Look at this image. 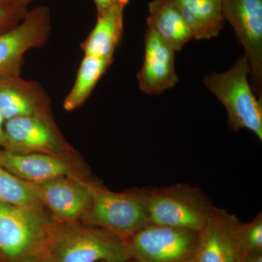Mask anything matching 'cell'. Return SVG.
I'll return each mask as SVG.
<instances>
[{
	"instance_id": "1",
	"label": "cell",
	"mask_w": 262,
	"mask_h": 262,
	"mask_svg": "<svg viewBox=\"0 0 262 262\" xmlns=\"http://www.w3.org/2000/svg\"><path fill=\"white\" fill-rule=\"evenodd\" d=\"M60 225L44 208L0 202V261L35 262L48 256Z\"/></svg>"
},
{
	"instance_id": "2",
	"label": "cell",
	"mask_w": 262,
	"mask_h": 262,
	"mask_svg": "<svg viewBox=\"0 0 262 262\" xmlns=\"http://www.w3.org/2000/svg\"><path fill=\"white\" fill-rule=\"evenodd\" d=\"M91 203L84 225L106 229L124 239L151 225L144 189L114 192L88 182Z\"/></svg>"
},
{
	"instance_id": "3",
	"label": "cell",
	"mask_w": 262,
	"mask_h": 262,
	"mask_svg": "<svg viewBox=\"0 0 262 262\" xmlns=\"http://www.w3.org/2000/svg\"><path fill=\"white\" fill-rule=\"evenodd\" d=\"M48 257L53 262H120L130 260L126 239L106 229L61 224Z\"/></svg>"
},
{
	"instance_id": "4",
	"label": "cell",
	"mask_w": 262,
	"mask_h": 262,
	"mask_svg": "<svg viewBox=\"0 0 262 262\" xmlns=\"http://www.w3.org/2000/svg\"><path fill=\"white\" fill-rule=\"evenodd\" d=\"M251 67L246 56L239 57L233 67L223 73L205 76L207 89L223 103L231 129H247L262 141L261 100L256 99L248 83Z\"/></svg>"
},
{
	"instance_id": "5",
	"label": "cell",
	"mask_w": 262,
	"mask_h": 262,
	"mask_svg": "<svg viewBox=\"0 0 262 262\" xmlns=\"http://www.w3.org/2000/svg\"><path fill=\"white\" fill-rule=\"evenodd\" d=\"M144 189L152 225L201 232L215 207L201 189L189 184Z\"/></svg>"
},
{
	"instance_id": "6",
	"label": "cell",
	"mask_w": 262,
	"mask_h": 262,
	"mask_svg": "<svg viewBox=\"0 0 262 262\" xmlns=\"http://www.w3.org/2000/svg\"><path fill=\"white\" fill-rule=\"evenodd\" d=\"M200 232L151 225L127 239L136 262H194Z\"/></svg>"
},
{
	"instance_id": "7",
	"label": "cell",
	"mask_w": 262,
	"mask_h": 262,
	"mask_svg": "<svg viewBox=\"0 0 262 262\" xmlns=\"http://www.w3.org/2000/svg\"><path fill=\"white\" fill-rule=\"evenodd\" d=\"M51 31L50 10L39 6L28 11L23 20L0 34V77L20 75L24 55L47 43Z\"/></svg>"
},
{
	"instance_id": "8",
	"label": "cell",
	"mask_w": 262,
	"mask_h": 262,
	"mask_svg": "<svg viewBox=\"0 0 262 262\" xmlns=\"http://www.w3.org/2000/svg\"><path fill=\"white\" fill-rule=\"evenodd\" d=\"M4 149L15 153L63 155L70 146L52 115L16 117L5 120Z\"/></svg>"
},
{
	"instance_id": "9",
	"label": "cell",
	"mask_w": 262,
	"mask_h": 262,
	"mask_svg": "<svg viewBox=\"0 0 262 262\" xmlns=\"http://www.w3.org/2000/svg\"><path fill=\"white\" fill-rule=\"evenodd\" d=\"M224 18L233 27L244 48L251 75L262 82V0H222Z\"/></svg>"
},
{
	"instance_id": "10",
	"label": "cell",
	"mask_w": 262,
	"mask_h": 262,
	"mask_svg": "<svg viewBox=\"0 0 262 262\" xmlns=\"http://www.w3.org/2000/svg\"><path fill=\"white\" fill-rule=\"evenodd\" d=\"M88 182L78 176L60 177L48 182L29 183L43 206L61 224L76 223L91 203Z\"/></svg>"
},
{
	"instance_id": "11",
	"label": "cell",
	"mask_w": 262,
	"mask_h": 262,
	"mask_svg": "<svg viewBox=\"0 0 262 262\" xmlns=\"http://www.w3.org/2000/svg\"><path fill=\"white\" fill-rule=\"evenodd\" d=\"M241 221L214 207L199 234L194 262H241L237 229Z\"/></svg>"
},
{
	"instance_id": "12",
	"label": "cell",
	"mask_w": 262,
	"mask_h": 262,
	"mask_svg": "<svg viewBox=\"0 0 262 262\" xmlns=\"http://www.w3.org/2000/svg\"><path fill=\"white\" fill-rule=\"evenodd\" d=\"M145 56L137 75L139 89L148 94L158 95L172 89L179 82L175 70L173 48L152 28L144 35Z\"/></svg>"
},
{
	"instance_id": "13",
	"label": "cell",
	"mask_w": 262,
	"mask_h": 262,
	"mask_svg": "<svg viewBox=\"0 0 262 262\" xmlns=\"http://www.w3.org/2000/svg\"><path fill=\"white\" fill-rule=\"evenodd\" d=\"M51 98L39 82L20 75L0 77V111L5 120L52 115Z\"/></svg>"
},
{
	"instance_id": "14",
	"label": "cell",
	"mask_w": 262,
	"mask_h": 262,
	"mask_svg": "<svg viewBox=\"0 0 262 262\" xmlns=\"http://www.w3.org/2000/svg\"><path fill=\"white\" fill-rule=\"evenodd\" d=\"M0 166L24 182L33 184L77 176L63 155L15 153L0 149Z\"/></svg>"
},
{
	"instance_id": "15",
	"label": "cell",
	"mask_w": 262,
	"mask_h": 262,
	"mask_svg": "<svg viewBox=\"0 0 262 262\" xmlns=\"http://www.w3.org/2000/svg\"><path fill=\"white\" fill-rule=\"evenodd\" d=\"M127 5L112 7L98 14L97 22L81 48L85 56L114 58L123 34L124 10Z\"/></svg>"
},
{
	"instance_id": "16",
	"label": "cell",
	"mask_w": 262,
	"mask_h": 262,
	"mask_svg": "<svg viewBox=\"0 0 262 262\" xmlns=\"http://www.w3.org/2000/svg\"><path fill=\"white\" fill-rule=\"evenodd\" d=\"M187 23L192 39L217 37L223 28L222 0H173Z\"/></svg>"
},
{
	"instance_id": "17",
	"label": "cell",
	"mask_w": 262,
	"mask_h": 262,
	"mask_svg": "<svg viewBox=\"0 0 262 262\" xmlns=\"http://www.w3.org/2000/svg\"><path fill=\"white\" fill-rule=\"evenodd\" d=\"M147 26L179 51L192 39V34L173 0H153L149 4Z\"/></svg>"
},
{
	"instance_id": "18",
	"label": "cell",
	"mask_w": 262,
	"mask_h": 262,
	"mask_svg": "<svg viewBox=\"0 0 262 262\" xmlns=\"http://www.w3.org/2000/svg\"><path fill=\"white\" fill-rule=\"evenodd\" d=\"M113 61L114 58H99L84 55L73 87L63 101V106L66 111H73L85 103Z\"/></svg>"
},
{
	"instance_id": "19",
	"label": "cell",
	"mask_w": 262,
	"mask_h": 262,
	"mask_svg": "<svg viewBox=\"0 0 262 262\" xmlns=\"http://www.w3.org/2000/svg\"><path fill=\"white\" fill-rule=\"evenodd\" d=\"M0 202L24 208H44L30 184L0 166Z\"/></svg>"
},
{
	"instance_id": "20",
	"label": "cell",
	"mask_w": 262,
	"mask_h": 262,
	"mask_svg": "<svg viewBox=\"0 0 262 262\" xmlns=\"http://www.w3.org/2000/svg\"><path fill=\"white\" fill-rule=\"evenodd\" d=\"M236 234L241 258L248 253L262 251L261 212L249 223L241 222Z\"/></svg>"
},
{
	"instance_id": "21",
	"label": "cell",
	"mask_w": 262,
	"mask_h": 262,
	"mask_svg": "<svg viewBox=\"0 0 262 262\" xmlns=\"http://www.w3.org/2000/svg\"><path fill=\"white\" fill-rule=\"evenodd\" d=\"M29 3L24 0H0V34L20 23L28 13Z\"/></svg>"
},
{
	"instance_id": "22",
	"label": "cell",
	"mask_w": 262,
	"mask_h": 262,
	"mask_svg": "<svg viewBox=\"0 0 262 262\" xmlns=\"http://www.w3.org/2000/svg\"><path fill=\"white\" fill-rule=\"evenodd\" d=\"M96 8H97L98 14L106 11L115 5L120 4L127 5L129 0H94Z\"/></svg>"
},
{
	"instance_id": "23",
	"label": "cell",
	"mask_w": 262,
	"mask_h": 262,
	"mask_svg": "<svg viewBox=\"0 0 262 262\" xmlns=\"http://www.w3.org/2000/svg\"><path fill=\"white\" fill-rule=\"evenodd\" d=\"M241 262H262V251L245 254L241 258Z\"/></svg>"
},
{
	"instance_id": "24",
	"label": "cell",
	"mask_w": 262,
	"mask_h": 262,
	"mask_svg": "<svg viewBox=\"0 0 262 262\" xmlns=\"http://www.w3.org/2000/svg\"><path fill=\"white\" fill-rule=\"evenodd\" d=\"M5 119L0 111V149H4L5 146V137L4 132Z\"/></svg>"
},
{
	"instance_id": "25",
	"label": "cell",
	"mask_w": 262,
	"mask_h": 262,
	"mask_svg": "<svg viewBox=\"0 0 262 262\" xmlns=\"http://www.w3.org/2000/svg\"><path fill=\"white\" fill-rule=\"evenodd\" d=\"M35 262H53L51 258L48 257V256H46V257L41 258V259L38 260V261Z\"/></svg>"
},
{
	"instance_id": "26",
	"label": "cell",
	"mask_w": 262,
	"mask_h": 262,
	"mask_svg": "<svg viewBox=\"0 0 262 262\" xmlns=\"http://www.w3.org/2000/svg\"><path fill=\"white\" fill-rule=\"evenodd\" d=\"M24 1L27 2V3H29L32 0H24Z\"/></svg>"
},
{
	"instance_id": "27",
	"label": "cell",
	"mask_w": 262,
	"mask_h": 262,
	"mask_svg": "<svg viewBox=\"0 0 262 262\" xmlns=\"http://www.w3.org/2000/svg\"><path fill=\"white\" fill-rule=\"evenodd\" d=\"M120 262H131V261H130V260H128V261H120Z\"/></svg>"
},
{
	"instance_id": "28",
	"label": "cell",
	"mask_w": 262,
	"mask_h": 262,
	"mask_svg": "<svg viewBox=\"0 0 262 262\" xmlns=\"http://www.w3.org/2000/svg\"><path fill=\"white\" fill-rule=\"evenodd\" d=\"M0 262H1V261H0Z\"/></svg>"
}]
</instances>
